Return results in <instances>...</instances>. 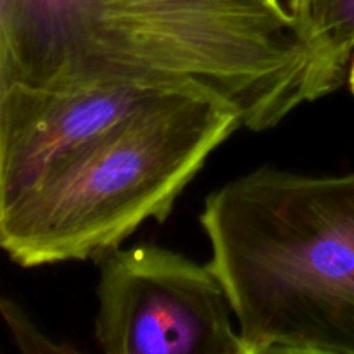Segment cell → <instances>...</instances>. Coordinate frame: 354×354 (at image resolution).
Here are the masks:
<instances>
[{
  "label": "cell",
  "instance_id": "6da1fadb",
  "mask_svg": "<svg viewBox=\"0 0 354 354\" xmlns=\"http://www.w3.org/2000/svg\"><path fill=\"white\" fill-rule=\"evenodd\" d=\"M313 55L287 9L235 0H0V88L192 83L261 133L310 102Z\"/></svg>",
  "mask_w": 354,
  "mask_h": 354
},
{
  "label": "cell",
  "instance_id": "7a4b0ae2",
  "mask_svg": "<svg viewBox=\"0 0 354 354\" xmlns=\"http://www.w3.org/2000/svg\"><path fill=\"white\" fill-rule=\"evenodd\" d=\"M244 354H354V171L261 166L204 201Z\"/></svg>",
  "mask_w": 354,
  "mask_h": 354
},
{
  "label": "cell",
  "instance_id": "3957f363",
  "mask_svg": "<svg viewBox=\"0 0 354 354\" xmlns=\"http://www.w3.org/2000/svg\"><path fill=\"white\" fill-rule=\"evenodd\" d=\"M239 128L237 107L207 90L159 104L0 211L3 252L23 268L97 261L145 221L165 223Z\"/></svg>",
  "mask_w": 354,
  "mask_h": 354
},
{
  "label": "cell",
  "instance_id": "277c9868",
  "mask_svg": "<svg viewBox=\"0 0 354 354\" xmlns=\"http://www.w3.org/2000/svg\"><path fill=\"white\" fill-rule=\"evenodd\" d=\"M93 339L106 354H244L230 299L209 263L159 245L99 259Z\"/></svg>",
  "mask_w": 354,
  "mask_h": 354
},
{
  "label": "cell",
  "instance_id": "5b68a950",
  "mask_svg": "<svg viewBox=\"0 0 354 354\" xmlns=\"http://www.w3.org/2000/svg\"><path fill=\"white\" fill-rule=\"evenodd\" d=\"M196 88L203 86L159 80H109L62 92L0 88V211L135 118Z\"/></svg>",
  "mask_w": 354,
  "mask_h": 354
},
{
  "label": "cell",
  "instance_id": "8992f818",
  "mask_svg": "<svg viewBox=\"0 0 354 354\" xmlns=\"http://www.w3.org/2000/svg\"><path fill=\"white\" fill-rule=\"evenodd\" d=\"M313 55L310 102L337 92L349 78L354 57V0H287Z\"/></svg>",
  "mask_w": 354,
  "mask_h": 354
},
{
  "label": "cell",
  "instance_id": "52a82bcc",
  "mask_svg": "<svg viewBox=\"0 0 354 354\" xmlns=\"http://www.w3.org/2000/svg\"><path fill=\"white\" fill-rule=\"evenodd\" d=\"M0 311H2L3 322H6L12 342L24 354H73L78 349L66 342H54L50 337L44 334L31 318L24 313L23 308L14 301L2 297L0 299Z\"/></svg>",
  "mask_w": 354,
  "mask_h": 354
},
{
  "label": "cell",
  "instance_id": "ba28073f",
  "mask_svg": "<svg viewBox=\"0 0 354 354\" xmlns=\"http://www.w3.org/2000/svg\"><path fill=\"white\" fill-rule=\"evenodd\" d=\"M348 83H349V86H351V92L354 93V57H353V62H351V69H349Z\"/></svg>",
  "mask_w": 354,
  "mask_h": 354
}]
</instances>
